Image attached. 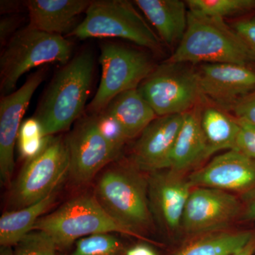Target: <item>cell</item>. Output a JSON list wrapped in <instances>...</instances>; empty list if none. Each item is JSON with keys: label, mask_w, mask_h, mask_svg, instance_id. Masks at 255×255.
Instances as JSON below:
<instances>
[{"label": "cell", "mask_w": 255, "mask_h": 255, "mask_svg": "<svg viewBox=\"0 0 255 255\" xmlns=\"http://www.w3.org/2000/svg\"><path fill=\"white\" fill-rule=\"evenodd\" d=\"M95 60L84 50L64 65L50 81L34 115L46 136L68 130L81 117L90 95Z\"/></svg>", "instance_id": "cell-1"}, {"label": "cell", "mask_w": 255, "mask_h": 255, "mask_svg": "<svg viewBox=\"0 0 255 255\" xmlns=\"http://www.w3.org/2000/svg\"><path fill=\"white\" fill-rule=\"evenodd\" d=\"M165 62L231 63L248 66L255 62V57L237 32L223 18L189 10L185 34Z\"/></svg>", "instance_id": "cell-2"}, {"label": "cell", "mask_w": 255, "mask_h": 255, "mask_svg": "<svg viewBox=\"0 0 255 255\" xmlns=\"http://www.w3.org/2000/svg\"><path fill=\"white\" fill-rule=\"evenodd\" d=\"M73 50V43L65 37L39 31L29 25L18 30L0 58L1 95L12 93L19 79L32 69L49 63H68Z\"/></svg>", "instance_id": "cell-3"}, {"label": "cell", "mask_w": 255, "mask_h": 255, "mask_svg": "<svg viewBox=\"0 0 255 255\" xmlns=\"http://www.w3.org/2000/svg\"><path fill=\"white\" fill-rule=\"evenodd\" d=\"M33 231L48 235L57 249H65L92 235L118 233L141 238L139 233L117 222L101 205L96 196L90 194L74 198L51 214L41 217Z\"/></svg>", "instance_id": "cell-4"}, {"label": "cell", "mask_w": 255, "mask_h": 255, "mask_svg": "<svg viewBox=\"0 0 255 255\" xmlns=\"http://www.w3.org/2000/svg\"><path fill=\"white\" fill-rule=\"evenodd\" d=\"M85 18L68 37L117 38L158 53L162 41L133 4L127 0L92 1Z\"/></svg>", "instance_id": "cell-5"}, {"label": "cell", "mask_w": 255, "mask_h": 255, "mask_svg": "<svg viewBox=\"0 0 255 255\" xmlns=\"http://www.w3.org/2000/svg\"><path fill=\"white\" fill-rule=\"evenodd\" d=\"M189 65L164 61L137 88L157 117L184 114L201 105L199 73Z\"/></svg>", "instance_id": "cell-6"}, {"label": "cell", "mask_w": 255, "mask_h": 255, "mask_svg": "<svg viewBox=\"0 0 255 255\" xmlns=\"http://www.w3.org/2000/svg\"><path fill=\"white\" fill-rule=\"evenodd\" d=\"M102 78L95 97L87 106L91 114L102 113L117 96L138 88L155 70L149 55L114 43L101 45Z\"/></svg>", "instance_id": "cell-7"}, {"label": "cell", "mask_w": 255, "mask_h": 255, "mask_svg": "<svg viewBox=\"0 0 255 255\" xmlns=\"http://www.w3.org/2000/svg\"><path fill=\"white\" fill-rule=\"evenodd\" d=\"M95 196L124 227L138 233L150 224L146 184L133 171L123 167L107 169L97 182Z\"/></svg>", "instance_id": "cell-8"}, {"label": "cell", "mask_w": 255, "mask_h": 255, "mask_svg": "<svg viewBox=\"0 0 255 255\" xmlns=\"http://www.w3.org/2000/svg\"><path fill=\"white\" fill-rule=\"evenodd\" d=\"M70 159L66 141L61 136H50L46 147L36 157L26 161L10 194L16 209L42 200L57 191L69 173Z\"/></svg>", "instance_id": "cell-9"}, {"label": "cell", "mask_w": 255, "mask_h": 255, "mask_svg": "<svg viewBox=\"0 0 255 255\" xmlns=\"http://www.w3.org/2000/svg\"><path fill=\"white\" fill-rule=\"evenodd\" d=\"M65 141L70 159L68 174L75 184L90 182L120 156L101 133L96 114L80 118Z\"/></svg>", "instance_id": "cell-10"}, {"label": "cell", "mask_w": 255, "mask_h": 255, "mask_svg": "<svg viewBox=\"0 0 255 255\" xmlns=\"http://www.w3.org/2000/svg\"><path fill=\"white\" fill-rule=\"evenodd\" d=\"M47 67L31 73L22 86L0 100V177L6 184L14 168V147L32 97L46 76Z\"/></svg>", "instance_id": "cell-11"}, {"label": "cell", "mask_w": 255, "mask_h": 255, "mask_svg": "<svg viewBox=\"0 0 255 255\" xmlns=\"http://www.w3.org/2000/svg\"><path fill=\"white\" fill-rule=\"evenodd\" d=\"M201 92L223 110H233L255 92V71L247 65L206 63L198 71Z\"/></svg>", "instance_id": "cell-12"}, {"label": "cell", "mask_w": 255, "mask_h": 255, "mask_svg": "<svg viewBox=\"0 0 255 255\" xmlns=\"http://www.w3.org/2000/svg\"><path fill=\"white\" fill-rule=\"evenodd\" d=\"M240 211L239 201L228 191L197 187L189 195L181 225L191 234L204 233L224 227Z\"/></svg>", "instance_id": "cell-13"}, {"label": "cell", "mask_w": 255, "mask_h": 255, "mask_svg": "<svg viewBox=\"0 0 255 255\" xmlns=\"http://www.w3.org/2000/svg\"><path fill=\"white\" fill-rule=\"evenodd\" d=\"M184 116L158 117L145 128L132 151L133 163L137 168L152 172L170 168L172 151Z\"/></svg>", "instance_id": "cell-14"}, {"label": "cell", "mask_w": 255, "mask_h": 255, "mask_svg": "<svg viewBox=\"0 0 255 255\" xmlns=\"http://www.w3.org/2000/svg\"><path fill=\"white\" fill-rule=\"evenodd\" d=\"M188 180L193 187L244 191L255 187V159L231 150L213 159Z\"/></svg>", "instance_id": "cell-15"}, {"label": "cell", "mask_w": 255, "mask_h": 255, "mask_svg": "<svg viewBox=\"0 0 255 255\" xmlns=\"http://www.w3.org/2000/svg\"><path fill=\"white\" fill-rule=\"evenodd\" d=\"M90 0H28L24 1L32 28L67 38L76 28L78 17L86 12Z\"/></svg>", "instance_id": "cell-16"}, {"label": "cell", "mask_w": 255, "mask_h": 255, "mask_svg": "<svg viewBox=\"0 0 255 255\" xmlns=\"http://www.w3.org/2000/svg\"><path fill=\"white\" fill-rule=\"evenodd\" d=\"M154 173L149 183V192L154 209L168 228L175 229L182 224L183 214L193 186L189 180L182 179L179 174L172 171L165 175Z\"/></svg>", "instance_id": "cell-17"}, {"label": "cell", "mask_w": 255, "mask_h": 255, "mask_svg": "<svg viewBox=\"0 0 255 255\" xmlns=\"http://www.w3.org/2000/svg\"><path fill=\"white\" fill-rule=\"evenodd\" d=\"M201 105L184 114L171 157L169 169L174 173L189 170L209 157L207 141L201 127Z\"/></svg>", "instance_id": "cell-18"}, {"label": "cell", "mask_w": 255, "mask_h": 255, "mask_svg": "<svg viewBox=\"0 0 255 255\" xmlns=\"http://www.w3.org/2000/svg\"><path fill=\"white\" fill-rule=\"evenodd\" d=\"M136 5L155 28L161 41L179 45L188 23L187 3L180 0H135Z\"/></svg>", "instance_id": "cell-19"}, {"label": "cell", "mask_w": 255, "mask_h": 255, "mask_svg": "<svg viewBox=\"0 0 255 255\" xmlns=\"http://www.w3.org/2000/svg\"><path fill=\"white\" fill-rule=\"evenodd\" d=\"M103 112L117 119L128 140L140 135L158 117L137 89L117 96Z\"/></svg>", "instance_id": "cell-20"}, {"label": "cell", "mask_w": 255, "mask_h": 255, "mask_svg": "<svg viewBox=\"0 0 255 255\" xmlns=\"http://www.w3.org/2000/svg\"><path fill=\"white\" fill-rule=\"evenodd\" d=\"M57 191L42 200L21 209L8 211L0 218V244L12 247L31 232L38 220L54 204Z\"/></svg>", "instance_id": "cell-21"}, {"label": "cell", "mask_w": 255, "mask_h": 255, "mask_svg": "<svg viewBox=\"0 0 255 255\" xmlns=\"http://www.w3.org/2000/svg\"><path fill=\"white\" fill-rule=\"evenodd\" d=\"M201 127L208 144L209 157L218 151L234 150L240 125L224 110L217 107H206L201 112Z\"/></svg>", "instance_id": "cell-22"}, {"label": "cell", "mask_w": 255, "mask_h": 255, "mask_svg": "<svg viewBox=\"0 0 255 255\" xmlns=\"http://www.w3.org/2000/svg\"><path fill=\"white\" fill-rule=\"evenodd\" d=\"M253 238L251 232L216 233L189 243L173 255H232Z\"/></svg>", "instance_id": "cell-23"}, {"label": "cell", "mask_w": 255, "mask_h": 255, "mask_svg": "<svg viewBox=\"0 0 255 255\" xmlns=\"http://www.w3.org/2000/svg\"><path fill=\"white\" fill-rule=\"evenodd\" d=\"M186 3L190 11L221 18L255 8V0H188Z\"/></svg>", "instance_id": "cell-24"}, {"label": "cell", "mask_w": 255, "mask_h": 255, "mask_svg": "<svg viewBox=\"0 0 255 255\" xmlns=\"http://www.w3.org/2000/svg\"><path fill=\"white\" fill-rule=\"evenodd\" d=\"M123 246L111 233L92 235L76 242L74 251L64 255H122Z\"/></svg>", "instance_id": "cell-25"}, {"label": "cell", "mask_w": 255, "mask_h": 255, "mask_svg": "<svg viewBox=\"0 0 255 255\" xmlns=\"http://www.w3.org/2000/svg\"><path fill=\"white\" fill-rule=\"evenodd\" d=\"M14 247V255H57L58 250L48 235L38 231L28 233Z\"/></svg>", "instance_id": "cell-26"}, {"label": "cell", "mask_w": 255, "mask_h": 255, "mask_svg": "<svg viewBox=\"0 0 255 255\" xmlns=\"http://www.w3.org/2000/svg\"><path fill=\"white\" fill-rule=\"evenodd\" d=\"M96 115L101 133L114 150L121 155L124 145L128 140L122 126L117 119L105 112Z\"/></svg>", "instance_id": "cell-27"}, {"label": "cell", "mask_w": 255, "mask_h": 255, "mask_svg": "<svg viewBox=\"0 0 255 255\" xmlns=\"http://www.w3.org/2000/svg\"><path fill=\"white\" fill-rule=\"evenodd\" d=\"M238 121L240 130L234 150L255 159V126L241 119Z\"/></svg>", "instance_id": "cell-28"}, {"label": "cell", "mask_w": 255, "mask_h": 255, "mask_svg": "<svg viewBox=\"0 0 255 255\" xmlns=\"http://www.w3.org/2000/svg\"><path fill=\"white\" fill-rule=\"evenodd\" d=\"M232 27L255 57V17L238 21Z\"/></svg>", "instance_id": "cell-29"}, {"label": "cell", "mask_w": 255, "mask_h": 255, "mask_svg": "<svg viewBox=\"0 0 255 255\" xmlns=\"http://www.w3.org/2000/svg\"><path fill=\"white\" fill-rule=\"evenodd\" d=\"M232 111L238 119L255 126V92L240 101Z\"/></svg>", "instance_id": "cell-30"}, {"label": "cell", "mask_w": 255, "mask_h": 255, "mask_svg": "<svg viewBox=\"0 0 255 255\" xmlns=\"http://www.w3.org/2000/svg\"><path fill=\"white\" fill-rule=\"evenodd\" d=\"M18 18L8 16L1 18L0 21V43L1 46H5L18 31Z\"/></svg>", "instance_id": "cell-31"}, {"label": "cell", "mask_w": 255, "mask_h": 255, "mask_svg": "<svg viewBox=\"0 0 255 255\" xmlns=\"http://www.w3.org/2000/svg\"><path fill=\"white\" fill-rule=\"evenodd\" d=\"M125 255H157L149 247L144 245H137L130 248Z\"/></svg>", "instance_id": "cell-32"}, {"label": "cell", "mask_w": 255, "mask_h": 255, "mask_svg": "<svg viewBox=\"0 0 255 255\" xmlns=\"http://www.w3.org/2000/svg\"><path fill=\"white\" fill-rule=\"evenodd\" d=\"M1 14L14 12L19 8V1H1Z\"/></svg>", "instance_id": "cell-33"}, {"label": "cell", "mask_w": 255, "mask_h": 255, "mask_svg": "<svg viewBox=\"0 0 255 255\" xmlns=\"http://www.w3.org/2000/svg\"><path fill=\"white\" fill-rule=\"evenodd\" d=\"M255 254V238H253L246 247L232 255H254Z\"/></svg>", "instance_id": "cell-34"}, {"label": "cell", "mask_w": 255, "mask_h": 255, "mask_svg": "<svg viewBox=\"0 0 255 255\" xmlns=\"http://www.w3.org/2000/svg\"><path fill=\"white\" fill-rule=\"evenodd\" d=\"M245 219L248 221H255V199L248 206L245 213Z\"/></svg>", "instance_id": "cell-35"}, {"label": "cell", "mask_w": 255, "mask_h": 255, "mask_svg": "<svg viewBox=\"0 0 255 255\" xmlns=\"http://www.w3.org/2000/svg\"><path fill=\"white\" fill-rule=\"evenodd\" d=\"M0 255H14V251L11 247H1Z\"/></svg>", "instance_id": "cell-36"}]
</instances>
